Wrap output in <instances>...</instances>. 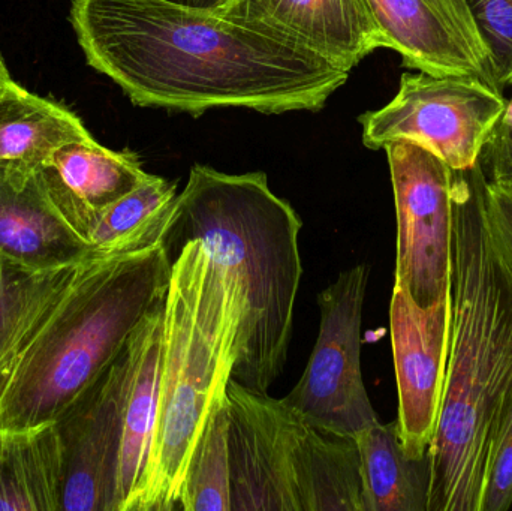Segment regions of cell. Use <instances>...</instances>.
Listing matches in <instances>:
<instances>
[{
	"label": "cell",
	"instance_id": "1",
	"mask_svg": "<svg viewBox=\"0 0 512 511\" xmlns=\"http://www.w3.org/2000/svg\"><path fill=\"white\" fill-rule=\"evenodd\" d=\"M71 23L87 63L140 107L315 111L351 74L270 30L162 0H74Z\"/></svg>",
	"mask_w": 512,
	"mask_h": 511
},
{
	"label": "cell",
	"instance_id": "2",
	"mask_svg": "<svg viewBox=\"0 0 512 511\" xmlns=\"http://www.w3.org/2000/svg\"><path fill=\"white\" fill-rule=\"evenodd\" d=\"M486 182L481 162L454 171L450 353L429 450V511H480L512 417V243L487 210Z\"/></svg>",
	"mask_w": 512,
	"mask_h": 511
},
{
	"label": "cell",
	"instance_id": "3",
	"mask_svg": "<svg viewBox=\"0 0 512 511\" xmlns=\"http://www.w3.org/2000/svg\"><path fill=\"white\" fill-rule=\"evenodd\" d=\"M303 222L277 197L264 173L233 176L195 165L177 195L164 234L173 260L180 246L201 240L240 294L239 357L233 380L265 395L282 374L303 276Z\"/></svg>",
	"mask_w": 512,
	"mask_h": 511
},
{
	"label": "cell",
	"instance_id": "4",
	"mask_svg": "<svg viewBox=\"0 0 512 511\" xmlns=\"http://www.w3.org/2000/svg\"><path fill=\"white\" fill-rule=\"evenodd\" d=\"M239 327V287L201 240H189L173 257L155 435L131 511L179 510L195 444L233 378Z\"/></svg>",
	"mask_w": 512,
	"mask_h": 511
},
{
	"label": "cell",
	"instance_id": "5",
	"mask_svg": "<svg viewBox=\"0 0 512 511\" xmlns=\"http://www.w3.org/2000/svg\"><path fill=\"white\" fill-rule=\"evenodd\" d=\"M171 272L164 242L87 260L0 398V428L56 422L164 303Z\"/></svg>",
	"mask_w": 512,
	"mask_h": 511
},
{
	"label": "cell",
	"instance_id": "6",
	"mask_svg": "<svg viewBox=\"0 0 512 511\" xmlns=\"http://www.w3.org/2000/svg\"><path fill=\"white\" fill-rule=\"evenodd\" d=\"M227 398L233 511H364L355 438L233 378Z\"/></svg>",
	"mask_w": 512,
	"mask_h": 511
},
{
	"label": "cell",
	"instance_id": "7",
	"mask_svg": "<svg viewBox=\"0 0 512 511\" xmlns=\"http://www.w3.org/2000/svg\"><path fill=\"white\" fill-rule=\"evenodd\" d=\"M507 110L502 90L478 75L405 74L390 104L360 117L363 143L414 141L454 171L471 170Z\"/></svg>",
	"mask_w": 512,
	"mask_h": 511
},
{
	"label": "cell",
	"instance_id": "8",
	"mask_svg": "<svg viewBox=\"0 0 512 511\" xmlns=\"http://www.w3.org/2000/svg\"><path fill=\"white\" fill-rule=\"evenodd\" d=\"M369 266L340 273L318 296L321 324L309 363L282 399L324 431L355 438L379 422L361 372V324Z\"/></svg>",
	"mask_w": 512,
	"mask_h": 511
},
{
	"label": "cell",
	"instance_id": "9",
	"mask_svg": "<svg viewBox=\"0 0 512 511\" xmlns=\"http://www.w3.org/2000/svg\"><path fill=\"white\" fill-rule=\"evenodd\" d=\"M397 216L396 281L421 306L451 294L454 170L409 140L384 147Z\"/></svg>",
	"mask_w": 512,
	"mask_h": 511
},
{
	"label": "cell",
	"instance_id": "10",
	"mask_svg": "<svg viewBox=\"0 0 512 511\" xmlns=\"http://www.w3.org/2000/svg\"><path fill=\"white\" fill-rule=\"evenodd\" d=\"M128 374L126 345L116 362L56 420L65 458L62 510L119 511L120 446Z\"/></svg>",
	"mask_w": 512,
	"mask_h": 511
},
{
	"label": "cell",
	"instance_id": "11",
	"mask_svg": "<svg viewBox=\"0 0 512 511\" xmlns=\"http://www.w3.org/2000/svg\"><path fill=\"white\" fill-rule=\"evenodd\" d=\"M391 347L399 393L400 437L414 458L429 455L442 398L451 335V294L421 308L394 284L390 305Z\"/></svg>",
	"mask_w": 512,
	"mask_h": 511
},
{
	"label": "cell",
	"instance_id": "12",
	"mask_svg": "<svg viewBox=\"0 0 512 511\" xmlns=\"http://www.w3.org/2000/svg\"><path fill=\"white\" fill-rule=\"evenodd\" d=\"M219 14L277 33L348 71L385 48L361 0H231Z\"/></svg>",
	"mask_w": 512,
	"mask_h": 511
},
{
	"label": "cell",
	"instance_id": "13",
	"mask_svg": "<svg viewBox=\"0 0 512 511\" xmlns=\"http://www.w3.org/2000/svg\"><path fill=\"white\" fill-rule=\"evenodd\" d=\"M0 254L33 269L98 258L57 209L41 174L0 167Z\"/></svg>",
	"mask_w": 512,
	"mask_h": 511
},
{
	"label": "cell",
	"instance_id": "14",
	"mask_svg": "<svg viewBox=\"0 0 512 511\" xmlns=\"http://www.w3.org/2000/svg\"><path fill=\"white\" fill-rule=\"evenodd\" d=\"M39 174L57 209L86 242L99 216L150 176L137 155L114 152L93 137L60 147Z\"/></svg>",
	"mask_w": 512,
	"mask_h": 511
},
{
	"label": "cell",
	"instance_id": "15",
	"mask_svg": "<svg viewBox=\"0 0 512 511\" xmlns=\"http://www.w3.org/2000/svg\"><path fill=\"white\" fill-rule=\"evenodd\" d=\"M361 2L385 48L397 51L408 68L432 75H478L495 84L487 62L429 0Z\"/></svg>",
	"mask_w": 512,
	"mask_h": 511
},
{
	"label": "cell",
	"instance_id": "16",
	"mask_svg": "<svg viewBox=\"0 0 512 511\" xmlns=\"http://www.w3.org/2000/svg\"><path fill=\"white\" fill-rule=\"evenodd\" d=\"M164 303L129 339V374L123 402L119 464V511H131L146 474L158 413L159 374L164 341Z\"/></svg>",
	"mask_w": 512,
	"mask_h": 511
},
{
	"label": "cell",
	"instance_id": "17",
	"mask_svg": "<svg viewBox=\"0 0 512 511\" xmlns=\"http://www.w3.org/2000/svg\"><path fill=\"white\" fill-rule=\"evenodd\" d=\"M84 263L33 269L0 254V398Z\"/></svg>",
	"mask_w": 512,
	"mask_h": 511
},
{
	"label": "cell",
	"instance_id": "18",
	"mask_svg": "<svg viewBox=\"0 0 512 511\" xmlns=\"http://www.w3.org/2000/svg\"><path fill=\"white\" fill-rule=\"evenodd\" d=\"M90 137L65 105L30 93L14 80L0 92V167L38 173L60 147Z\"/></svg>",
	"mask_w": 512,
	"mask_h": 511
},
{
	"label": "cell",
	"instance_id": "19",
	"mask_svg": "<svg viewBox=\"0 0 512 511\" xmlns=\"http://www.w3.org/2000/svg\"><path fill=\"white\" fill-rule=\"evenodd\" d=\"M65 458L56 422L0 428V511L62 510Z\"/></svg>",
	"mask_w": 512,
	"mask_h": 511
},
{
	"label": "cell",
	"instance_id": "20",
	"mask_svg": "<svg viewBox=\"0 0 512 511\" xmlns=\"http://www.w3.org/2000/svg\"><path fill=\"white\" fill-rule=\"evenodd\" d=\"M360 453L364 511H429L430 455L414 458L405 450L397 420L355 435Z\"/></svg>",
	"mask_w": 512,
	"mask_h": 511
},
{
	"label": "cell",
	"instance_id": "21",
	"mask_svg": "<svg viewBox=\"0 0 512 511\" xmlns=\"http://www.w3.org/2000/svg\"><path fill=\"white\" fill-rule=\"evenodd\" d=\"M176 198L174 183L150 174L137 189L108 207L87 234L96 257L128 254L162 242Z\"/></svg>",
	"mask_w": 512,
	"mask_h": 511
},
{
	"label": "cell",
	"instance_id": "22",
	"mask_svg": "<svg viewBox=\"0 0 512 511\" xmlns=\"http://www.w3.org/2000/svg\"><path fill=\"white\" fill-rule=\"evenodd\" d=\"M182 511H233L231 509L230 405L222 396L195 444L183 480Z\"/></svg>",
	"mask_w": 512,
	"mask_h": 511
},
{
	"label": "cell",
	"instance_id": "23",
	"mask_svg": "<svg viewBox=\"0 0 512 511\" xmlns=\"http://www.w3.org/2000/svg\"><path fill=\"white\" fill-rule=\"evenodd\" d=\"M490 74L499 89L512 84V0H465Z\"/></svg>",
	"mask_w": 512,
	"mask_h": 511
},
{
	"label": "cell",
	"instance_id": "24",
	"mask_svg": "<svg viewBox=\"0 0 512 511\" xmlns=\"http://www.w3.org/2000/svg\"><path fill=\"white\" fill-rule=\"evenodd\" d=\"M512 506V417L496 441L484 480L480 511H507Z\"/></svg>",
	"mask_w": 512,
	"mask_h": 511
},
{
	"label": "cell",
	"instance_id": "25",
	"mask_svg": "<svg viewBox=\"0 0 512 511\" xmlns=\"http://www.w3.org/2000/svg\"><path fill=\"white\" fill-rule=\"evenodd\" d=\"M487 180L512 185V122L502 119L481 155Z\"/></svg>",
	"mask_w": 512,
	"mask_h": 511
},
{
	"label": "cell",
	"instance_id": "26",
	"mask_svg": "<svg viewBox=\"0 0 512 511\" xmlns=\"http://www.w3.org/2000/svg\"><path fill=\"white\" fill-rule=\"evenodd\" d=\"M429 2L450 21L451 26L466 39V42L471 45L472 50H474L484 62H487L465 0H429ZM487 65H489V63H487Z\"/></svg>",
	"mask_w": 512,
	"mask_h": 511
},
{
	"label": "cell",
	"instance_id": "27",
	"mask_svg": "<svg viewBox=\"0 0 512 511\" xmlns=\"http://www.w3.org/2000/svg\"><path fill=\"white\" fill-rule=\"evenodd\" d=\"M486 204L493 221L512 243V185L487 180Z\"/></svg>",
	"mask_w": 512,
	"mask_h": 511
},
{
	"label": "cell",
	"instance_id": "28",
	"mask_svg": "<svg viewBox=\"0 0 512 511\" xmlns=\"http://www.w3.org/2000/svg\"><path fill=\"white\" fill-rule=\"evenodd\" d=\"M180 8L197 9V11L219 12L231 2V0H162Z\"/></svg>",
	"mask_w": 512,
	"mask_h": 511
},
{
	"label": "cell",
	"instance_id": "29",
	"mask_svg": "<svg viewBox=\"0 0 512 511\" xmlns=\"http://www.w3.org/2000/svg\"><path fill=\"white\" fill-rule=\"evenodd\" d=\"M12 81L11 74H9L8 68H6L5 60H3L2 54H0V92L5 89L6 84Z\"/></svg>",
	"mask_w": 512,
	"mask_h": 511
}]
</instances>
